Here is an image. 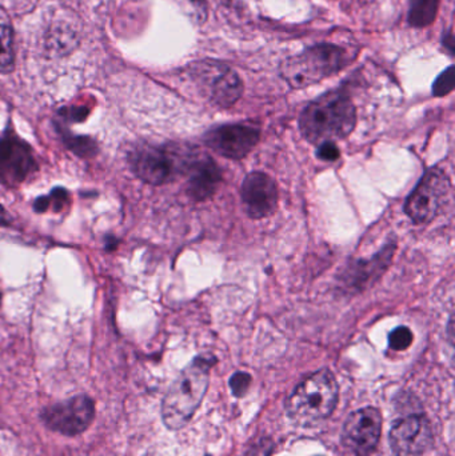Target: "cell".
Returning a JSON list of instances; mask_svg holds the SVG:
<instances>
[{"label": "cell", "instance_id": "obj_1", "mask_svg": "<svg viewBox=\"0 0 455 456\" xmlns=\"http://www.w3.org/2000/svg\"><path fill=\"white\" fill-rule=\"evenodd\" d=\"M357 125V110L344 90H333L307 104L299 118L302 135L320 144L346 138Z\"/></svg>", "mask_w": 455, "mask_h": 456}, {"label": "cell", "instance_id": "obj_2", "mask_svg": "<svg viewBox=\"0 0 455 456\" xmlns=\"http://www.w3.org/2000/svg\"><path fill=\"white\" fill-rule=\"evenodd\" d=\"M211 358H197L173 383L162 402V419L168 430H181L194 417L208 388Z\"/></svg>", "mask_w": 455, "mask_h": 456}, {"label": "cell", "instance_id": "obj_3", "mask_svg": "<svg viewBox=\"0 0 455 456\" xmlns=\"http://www.w3.org/2000/svg\"><path fill=\"white\" fill-rule=\"evenodd\" d=\"M198 158L199 154L191 151L190 147L141 144L131 150L128 162L133 173L144 183L162 186L175 181L179 175L189 174Z\"/></svg>", "mask_w": 455, "mask_h": 456}, {"label": "cell", "instance_id": "obj_4", "mask_svg": "<svg viewBox=\"0 0 455 456\" xmlns=\"http://www.w3.org/2000/svg\"><path fill=\"white\" fill-rule=\"evenodd\" d=\"M338 402V383L330 370L314 372L294 388L286 412L294 422L312 426L330 417Z\"/></svg>", "mask_w": 455, "mask_h": 456}, {"label": "cell", "instance_id": "obj_5", "mask_svg": "<svg viewBox=\"0 0 455 456\" xmlns=\"http://www.w3.org/2000/svg\"><path fill=\"white\" fill-rule=\"evenodd\" d=\"M349 51L331 43H320L280 64V77L291 88L301 90L342 71L349 66Z\"/></svg>", "mask_w": 455, "mask_h": 456}, {"label": "cell", "instance_id": "obj_6", "mask_svg": "<svg viewBox=\"0 0 455 456\" xmlns=\"http://www.w3.org/2000/svg\"><path fill=\"white\" fill-rule=\"evenodd\" d=\"M451 179L441 168H430L405 203V213L416 224H427L440 213L451 192Z\"/></svg>", "mask_w": 455, "mask_h": 456}, {"label": "cell", "instance_id": "obj_7", "mask_svg": "<svg viewBox=\"0 0 455 456\" xmlns=\"http://www.w3.org/2000/svg\"><path fill=\"white\" fill-rule=\"evenodd\" d=\"M40 419L45 428L64 436L85 433L95 419V402L88 395H77L45 407Z\"/></svg>", "mask_w": 455, "mask_h": 456}, {"label": "cell", "instance_id": "obj_8", "mask_svg": "<svg viewBox=\"0 0 455 456\" xmlns=\"http://www.w3.org/2000/svg\"><path fill=\"white\" fill-rule=\"evenodd\" d=\"M203 86L208 99L222 109L234 106L243 95V82L240 75L227 64L205 61L195 64L191 72Z\"/></svg>", "mask_w": 455, "mask_h": 456}, {"label": "cell", "instance_id": "obj_9", "mask_svg": "<svg viewBox=\"0 0 455 456\" xmlns=\"http://www.w3.org/2000/svg\"><path fill=\"white\" fill-rule=\"evenodd\" d=\"M37 171L34 150L13 133L0 138V183L18 187Z\"/></svg>", "mask_w": 455, "mask_h": 456}, {"label": "cell", "instance_id": "obj_10", "mask_svg": "<svg viewBox=\"0 0 455 456\" xmlns=\"http://www.w3.org/2000/svg\"><path fill=\"white\" fill-rule=\"evenodd\" d=\"M382 433V415L374 407H365L349 415L342 430V444L357 456L376 452Z\"/></svg>", "mask_w": 455, "mask_h": 456}, {"label": "cell", "instance_id": "obj_11", "mask_svg": "<svg viewBox=\"0 0 455 456\" xmlns=\"http://www.w3.org/2000/svg\"><path fill=\"white\" fill-rule=\"evenodd\" d=\"M390 446L398 456L425 454L435 444V434L425 415H408L395 420L389 434Z\"/></svg>", "mask_w": 455, "mask_h": 456}, {"label": "cell", "instance_id": "obj_12", "mask_svg": "<svg viewBox=\"0 0 455 456\" xmlns=\"http://www.w3.org/2000/svg\"><path fill=\"white\" fill-rule=\"evenodd\" d=\"M213 151L229 159H242L259 142V131L251 126L224 125L213 128L205 135Z\"/></svg>", "mask_w": 455, "mask_h": 456}, {"label": "cell", "instance_id": "obj_13", "mask_svg": "<svg viewBox=\"0 0 455 456\" xmlns=\"http://www.w3.org/2000/svg\"><path fill=\"white\" fill-rule=\"evenodd\" d=\"M242 202L248 216L253 219L267 218L274 213L278 206V187L274 179L267 174L250 173L240 187Z\"/></svg>", "mask_w": 455, "mask_h": 456}, {"label": "cell", "instance_id": "obj_14", "mask_svg": "<svg viewBox=\"0 0 455 456\" xmlns=\"http://www.w3.org/2000/svg\"><path fill=\"white\" fill-rule=\"evenodd\" d=\"M395 248L397 246L394 243H390L371 259L357 260V262L352 263L341 276L345 289L358 292L370 286L371 281H376L389 267L393 256H394Z\"/></svg>", "mask_w": 455, "mask_h": 456}, {"label": "cell", "instance_id": "obj_15", "mask_svg": "<svg viewBox=\"0 0 455 456\" xmlns=\"http://www.w3.org/2000/svg\"><path fill=\"white\" fill-rule=\"evenodd\" d=\"M187 175V194L199 202L213 197L221 183V170L207 155H199Z\"/></svg>", "mask_w": 455, "mask_h": 456}, {"label": "cell", "instance_id": "obj_16", "mask_svg": "<svg viewBox=\"0 0 455 456\" xmlns=\"http://www.w3.org/2000/svg\"><path fill=\"white\" fill-rule=\"evenodd\" d=\"M440 10V0H410L408 21L414 28H425L435 23Z\"/></svg>", "mask_w": 455, "mask_h": 456}, {"label": "cell", "instance_id": "obj_17", "mask_svg": "<svg viewBox=\"0 0 455 456\" xmlns=\"http://www.w3.org/2000/svg\"><path fill=\"white\" fill-rule=\"evenodd\" d=\"M56 127L63 136L64 146L77 157L88 159V158H93L98 154V143L90 136L72 135L66 127H61V126H56Z\"/></svg>", "mask_w": 455, "mask_h": 456}, {"label": "cell", "instance_id": "obj_18", "mask_svg": "<svg viewBox=\"0 0 455 456\" xmlns=\"http://www.w3.org/2000/svg\"><path fill=\"white\" fill-rule=\"evenodd\" d=\"M12 29L0 24V72H10L13 69Z\"/></svg>", "mask_w": 455, "mask_h": 456}, {"label": "cell", "instance_id": "obj_19", "mask_svg": "<svg viewBox=\"0 0 455 456\" xmlns=\"http://www.w3.org/2000/svg\"><path fill=\"white\" fill-rule=\"evenodd\" d=\"M413 332L409 327H397L392 334L389 335V346L392 350L403 351L408 350L413 343Z\"/></svg>", "mask_w": 455, "mask_h": 456}, {"label": "cell", "instance_id": "obj_20", "mask_svg": "<svg viewBox=\"0 0 455 456\" xmlns=\"http://www.w3.org/2000/svg\"><path fill=\"white\" fill-rule=\"evenodd\" d=\"M455 85V75L454 67L451 66L448 69L443 72L440 77L435 79V85H433V95L435 96H445L451 94L454 90Z\"/></svg>", "mask_w": 455, "mask_h": 456}, {"label": "cell", "instance_id": "obj_21", "mask_svg": "<svg viewBox=\"0 0 455 456\" xmlns=\"http://www.w3.org/2000/svg\"><path fill=\"white\" fill-rule=\"evenodd\" d=\"M251 385V377L248 372H235L230 379V388L237 398L245 396Z\"/></svg>", "mask_w": 455, "mask_h": 456}, {"label": "cell", "instance_id": "obj_22", "mask_svg": "<svg viewBox=\"0 0 455 456\" xmlns=\"http://www.w3.org/2000/svg\"><path fill=\"white\" fill-rule=\"evenodd\" d=\"M48 200H50V208H53L55 213H61L69 205V194L67 190L58 187V189L51 191V194L48 195Z\"/></svg>", "mask_w": 455, "mask_h": 456}, {"label": "cell", "instance_id": "obj_23", "mask_svg": "<svg viewBox=\"0 0 455 456\" xmlns=\"http://www.w3.org/2000/svg\"><path fill=\"white\" fill-rule=\"evenodd\" d=\"M61 117V125L67 123H80L88 117V110L85 107H72V109H64L59 112Z\"/></svg>", "mask_w": 455, "mask_h": 456}, {"label": "cell", "instance_id": "obj_24", "mask_svg": "<svg viewBox=\"0 0 455 456\" xmlns=\"http://www.w3.org/2000/svg\"><path fill=\"white\" fill-rule=\"evenodd\" d=\"M317 157L323 162H334L339 158V149L336 143H322L318 146Z\"/></svg>", "mask_w": 455, "mask_h": 456}, {"label": "cell", "instance_id": "obj_25", "mask_svg": "<svg viewBox=\"0 0 455 456\" xmlns=\"http://www.w3.org/2000/svg\"><path fill=\"white\" fill-rule=\"evenodd\" d=\"M187 2H189L190 4H191V7L194 8L200 23H205L208 18L207 2H206V0H187Z\"/></svg>", "mask_w": 455, "mask_h": 456}, {"label": "cell", "instance_id": "obj_26", "mask_svg": "<svg viewBox=\"0 0 455 456\" xmlns=\"http://www.w3.org/2000/svg\"><path fill=\"white\" fill-rule=\"evenodd\" d=\"M50 208V200H48L47 197H39L37 200L34 202V210L35 213L42 214L45 213V211Z\"/></svg>", "mask_w": 455, "mask_h": 456}, {"label": "cell", "instance_id": "obj_27", "mask_svg": "<svg viewBox=\"0 0 455 456\" xmlns=\"http://www.w3.org/2000/svg\"><path fill=\"white\" fill-rule=\"evenodd\" d=\"M443 45H445V48H448L449 53L453 55L454 53V37L451 29H449L448 34L443 37Z\"/></svg>", "mask_w": 455, "mask_h": 456}, {"label": "cell", "instance_id": "obj_28", "mask_svg": "<svg viewBox=\"0 0 455 456\" xmlns=\"http://www.w3.org/2000/svg\"><path fill=\"white\" fill-rule=\"evenodd\" d=\"M272 449V447H266L264 444H261V446L256 447V449L251 450L250 455L248 456H267L269 455V452H266V450Z\"/></svg>", "mask_w": 455, "mask_h": 456}, {"label": "cell", "instance_id": "obj_29", "mask_svg": "<svg viewBox=\"0 0 455 456\" xmlns=\"http://www.w3.org/2000/svg\"><path fill=\"white\" fill-rule=\"evenodd\" d=\"M5 224H8L7 211L4 210L2 203H0V226H5Z\"/></svg>", "mask_w": 455, "mask_h": 456}, {"label": "cell", "instance_id": "obj_30", "mask_svg": "<svg viewBox=\"0 0 455 456\" xmlns=\"http://www.w3.org/2000/svg\"><path fill=\"white\" fill-rule=\"evenodd\" d=\"M118 243H119V241H118L117 239H115V238H110V239L107 238L106 248L110 249V251H112V249L117 248Z\"/></svg>", "mask_w": 455, "mask_h": 456}, {"label": "cell", "instance_id": "obj_31", "mask_svg": "<svg viewBox=\"0 0 455 456\" xmlns=\"http://www.w3.org/2000/svg\"><path fill=\"white\" fill-rule=\"evenodd\" d=\"M0 300H2V294H0Z\"/></svg>", "mask_w": 455, "mask_h": 456}]
</instances>
